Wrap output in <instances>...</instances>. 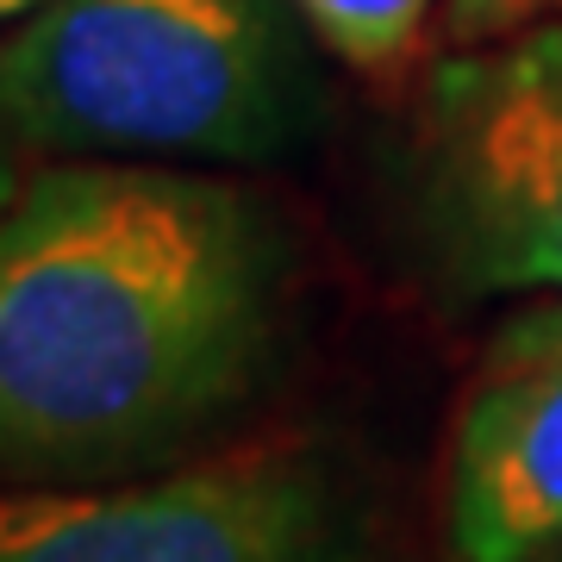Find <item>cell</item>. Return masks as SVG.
Segmentation results:
<instances>
[{
    "label": "cell",
    "mask_w": 562,
    "mask_h": 562,
    "mask_svg": "<svg viewBox=\"0 0 562 562\" xmlns=\"http://www.w3.org/2000/svg\"><path fill=\"white\" fill-rule=\"evenodd\" d=\"M20 144L7 138V132H0V206L13 201V194H20Z\"/></svg>",
    "instance_id": "cell-8"
},
{
    "label": "cell",
    "mask_w": 562,
    "mask_h": 562,
    "mask_svg": "<svg viewBox=\"0 0 562 562\" xmlns=\"http://www.w3.org/2000/svg\"><path fill=\"white\" fill-rule=\"evenodd\" d=\"M0 562H362V513L306 438L94 487H0Z\"/></svg>",
    "instance_id": "cell-3"
},
{
    "label": "cell",
    "mask_w": 562,
    "mask_h": 562,
    "mask_svg": "<svg viewBox=\"0 0 562 562\" xmlns=\"http://www.w3.org/2000/svg\"><path fill=\"white\" fill-rule=\"evenodd\" d=\"M288 238L238 181L63 157L0 206V487L188 462L262 387Z\"/></svg>",
    "instance_id": "cell-1"
},
{
    "label": "cell",
    "mask_w": 562,
    "mask_h": 562,
    "mask_svg": "<svg viewBox=\"0 0 562 562\" xmlns=\"http://www.w3.org/2000/svg\"><path fill=\"white\" fill-rule=\"evenodd\" d=\"M331 57L362 76H394L419 50L431 0H294Z\"/></svg>",
    "instance_id": "cell-6"
},
{
    "label": "cell",
    "mask_w": 562,
    "mask_h": 562,
    "mask_svg": "<svg viewBox=\"0 0 562 562\" xmlns=\"http://www.w3.org/2000/svg\"><path fill=\"white\" fill-rule=\"evenodd\" d=\"M44 0H0V20H25V13H38Z\"/></svg>",
    "instance_id": "cell-9"
},
{
    "label": "cell",
    "mask_w": 562,
    "mask_h": 562,
    "mask_svg": "<svg viewBox=\"0 0 562 562\" xmlns=\"http://www.w3.org/2000/svg\"><path fill=\"white\" fill-rule=\"evenodd\" d=\"M543 20H562V0H443V38L450 44H494Z\"/></svg>",
    "instance_id": "cell-7"
},
{
    "label": "cell",
    "mask_w": 562,
    "mask_h": 562,
    "mask_svg": "<svg viewBox=\"0 0 562 562\" xmlns=\"http://www.w3.org/2000/svg\"><path fill=\"white\" fill-rule=\"evenodd\" d=\"M419 220L469 294H562V20L431 69Z\"/></svg>",
    "instance_id": "cell-4"
},
{
    "label": "cell",
    "mask_w": 562,
    "mask_h": 562,
    "mask_svg": "<svg viewBox=\"0 0 562 562\" xmlns=\"http://www.w3.org/2000/svg\"><path fill=\"white\" fill-rule=\"evenodd\" d=\"M276 0H44L0 38V132L20 150L269 162L306 138Z\"/></svg>",
    "instance_id": "cell-2"
},
{
    "label": "cell",
    "mask_w": 562,
    "mask_h": 562,
    "mask_svg": "<svg viewBox=\"0 0 562 562\" xmlns=\"http://www.w3.org/2000/svg\"><path fill=\"white\" fill-rule=\"evenodd\" d=\"M562 543V294L487 338L450 443L457 562H538Z\"/></svg>",
    "instance_id": "cell-5"
}]
</instances>
